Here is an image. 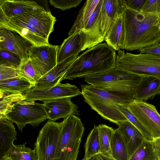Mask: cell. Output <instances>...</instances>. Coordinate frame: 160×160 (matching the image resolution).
I'll use <instances>...</instances> for the list:
<instances>
[{
  "mask_svg": "<svg viewBox=\"0 0 160 160\" xmlns=\"http://www.w3.org/2000/svg\"><path fill=\"white\" fill-rule=\"evenodd\" d=\"M124 39L121 49L139 50L160 42V16L127 6L123 13Z\"/></svg>",
  "mask_w": 160,
  "mask_h": 160,
  "instance_id": "6da1fadb",
  "label": "cell"
},
{
  "mask_svg": "<svg viewBox=\"0 0 160 160\" xmlns=\"http://www.w3.org/2000/svg\"><path fill=\"white\" fill-rule=\"evenodd\" d=\"M116 51L107 43H99L78 55L63 76L72 80L102 73L116 67Z\"/></svg>",
  "mask_w": 160,
  "mask_h": 160,
  "instance_id": "7a4b0ae2",
  "label": "cell"
},
{
  "mask_svg": "<svg viewBox=\"0 0 160 160\" xmlns=\"http://www.w3.org/2000/svg\"><path fill=\"white\" fill-rule=\"evenodd\" d=\"M81 88L84 101L102 118L117 125L128 121L117 105H128L134 100L115 96L89 84L81 85Z\"/></svg>",
  "mask_w": 160,
  "mask_h": 160,
  "instance_id": "3957f363",
  "label": "cell"
},
{
  "mask_svg": "<svg viewBox=\"0 0 160 160\" xmlns=\"http://www.w3.org/2000/svg\"><path fill=\"white\" fill-rule=\"evenodd\" d=\"M141 78L116 67L102 73L86 77L84 81L115 96L134 100V89Z\"/></svg>",
  "mask_w": 160,
  "mask_h": 160,
  "instance_id": "277c9868",
  "label": "cell"
},
{
  "mask_svg": "<svg viewBox=\"0 0 160 160\" xmlns=\"http://www.w3.org/2000/svg\"><path fill=\"white\" fill-rule=\"evenodd\" d=\"M54 160H77L84 127L74 115L64 118Z\"/></svg>",
  "mask_w": 160,
  "mask_h": 160,
  "instance_id": "5b68a950",
  "label": "cell"
},
{
  "mask_svg": "<svg viewBox=\"0 0 160 160\" xmlns=\"http://www.w3.org/2000/svg\"><path fill=\"white\" fill-rule=\"evenodd\" d=\"M116 68L142 77L160 79V56L155 55L135 54L120 49L117 53Z\"/></svg>",
  "mask_w": 160,
  "mask_h": 160,
  "instance_id": "8992f818",
  "label": "cell"
},
{
  "mask_svg": "<svg viewBox=\"0 0 160 160\" xmlns=\"http://www.w3.org/2000/svg\"><path fill=\"white\" fill-rule=\"evenodd\" d=\"M6 118L15 123L21 132L27 124L35 128L48 119L43 103L23 101L16 103Z\"/></svg>",
  "mask_w": 160,
  "mask_h": 160,
  "instance_id": "52a82bcc",
  "label": "cell"
},
{
  "mask_svg": "<svg viewBox=\"0 0 160 160\" xmlns=\"http://www.w3.org/2000/svg\"><path fill=\"white\" fill-rule=\"evenodd\" d=\"M61 126L49 120L40 131L34 148L38 160H54Z\"/></svg>",
  "mask_w": 160,
  "mask_h": 160,
  "instance_id": "ba28073f",
  "label": "cell"
},
{
  "mask_svg": "<svg viewBox=\"0 0 160 160\" xmlns=\"http://www.w3.org/2000/svg\"><path fill=\"white\" fill-rule=\"evenodd\" d=\"M127 107L148 131L154 139L160 137V114L154 106L134 99Z\"/></svg>",
  "mask_w": 160,
  "mask_h": 160,
  "instance_id": "9c48e42d",
  "label": "cell"
},
{
  "mask_svg": "<svg viewBox=\"0 0 160 160\" xmlns=\"http://www.w3.org/2000/svg\"><path fill=\"white\" fill-rule=\"evenodd\" d=\"M58 48L49 44L33 46L30 50L29 59L42 77L57 65Z\"/></svg>",
  "mask_w": 160,
  "mask_h": 160,
  "instance_id": "30bf717a",
  "label": "cell"
},
{
  "mask_svg": "<svg viewBox=\"0 0 160 160\" xmlns=\"http://www.w3.org/2000/svg\"><path fill=\"white\" fill-rule=\"evenodd\" d=\"M0 28L15 31L34 46L49 44L48 40L36 28L18 16L0 19Z\"/></svg>",
  "mask_w": 160,
  "mask_h": 160,
  "instance_id": "8fae6325",
  "label": "cell"
},
{
  "mask_svg": "<svg viewBox=\"0 0 160 160\" xmlns=\"http://www.w3.org/2000/svg\"><path fill=\"white\" fill-rule=\"evenodd\" d=\"M82 94L76 86L68 83H59L50 88L38 89L33 88L23 94V101H45L64 97L72 98Z\"/></svg>",
  "mask_w": 160,
  "mask_h": 160,
  "instance_id": "7c38bea8",
  "label": "cell"
},
{
  "mask_svg": "<svg viewBox=\"0 0 160 160\" xmlns=\"http://www.w3.org/2000/svg\"><path fill=\"white\" fill-rule=\"evenodd\" d=\"M32 43L14 31L0 28V48L19 56L24 60L29 59Z\"/></svg>",
  "mask_w": 160,
  "mask_h": 160,
  "instance_id": "4fadbf2b",
  "label": "cell"
},
{
  "mask_svg": "<svg viewBox=\"0 0 160 160\" xmlns=\"http://www.w3.org/2000/svg\"><path fill=\"white\" fill-rule=\"evenodd\" d=\"M126 6L124 0H117L116 8L110 28L104 40L118 51L121 49L124 39L123 13Z\"/></svg>",
  "mask_w": 160,
  "mask_h": 160,
  "instance_id": "5bb4252c",
  "label": "cell"
},
{
  "mask_svg": "<svg viewBox=\"0 0 160 160\" xmlns=\"http://www.w3.org/2000/svg\"><path fill=\"white\" fill-rule=\"evenodd\" d=\"M102 1L99 0L95 10L80 30L84 39L83 51L101 43L104 40L101 29L100 10Z\"/></svg>",
  "mask_w": 160,
  "mask_h": 160,
  "instance_id": "9a60e30c",
  "label": "cell"
},
{
  "mask_svg": "<svg viewBox=\"0 0 160 160\" xmlns=\"http://www.w3.org/2000/svg\"><path fill=\"white\" fill-rule=\"evenodd\" d=\"M71 98L64 97L45 101L43 104L48 119L55 122L70 115L79 116L77 105L71 101Z\"/></svg>",
  "mask_w": 160,
  "mask_h": 160,
  "instance_id": "2e32d148",
  "label": "cell"
},
{
  "mask_svg": "<svg viewBox=\"0 0 160 160\" xmlns=\"http://www.w3.org/2000/svg\"><path fill=\"white\" fill-rule=\"evenodd\" d=\"M18 16L41 32L48 40L50 33L53 30L56 21L50 11L38 9L24 13Z\"/></svg>",
  "mask_w": 160,
  "mask_h": 160,
  "instance_id": "e0dca14e",
  "label": "cell"
},
{
  "mask_svg": "<svg viewBox=\"0 0 160 160\" xmlns=\"http://www.w3.org/2000/svg\"><path fill=\"white\" fill-rule=\"evenodd\" d=\"M78 56H72L61 62L42 77L37 82L34 87L35 89L50 88L58 84L67 71Z\"/></svg>",
  "mask_w": 160,
  "mask_h": 160,
  "instance_id": "ac0fdd59",
  "label": "cell"
},
{
  "mask_svg": "<svg viewBox=\"0 0 160 160\" xmlns=\"http://www.w3.org/2000/svg\"><path fill=\"white\" fill-rule=\"evenodd\" d=\"M44 9L35 1L0 0V19H9L29 11Z\"/></svg>",
  "mask_w": 160,
  "mask_h": 160,
  "instance_id": "d6986e66",
  "label": "cell"
},
{
  "mask_svg": "<svg viewBox=\"0 0 160 160\" xmlns=\"http://www.w3.org/2000/svg\"><path fill=\"white\" fill-rule=\"evenodd\" d=\"M84 39L82 31H75L64 39L59 46L57 53V64L72 55H78L83 51Z\"/></svg>",
  "mask_w": 160,
  "mask_h": 160,
  "instance_id": "ffe728a7",
  "label": "cell"
},
{
  "mask_svg": "<svg viewBox=\"0 0 160 160\" xmlns=\"http://www.w3.org/2000/svg\"><path fill=\"white\" fill-rule=\"evenodd\" d=\"M117 125L126 144L130 158L145 139L141 132L128 121L120 122Z\"/></svg>",
  "mask_w": 160,
  "mask_h": 160,
  "instance_id": "44dd1931",
  "label": "cell"
},
{
  "mask_svg": "<svg viewBox=\"0 0 160 160\" xmlns=\"http://www.w3.org/2000/svg\"><path fill=\"white\" fill-rule=\"evenodd\" d=\"M160 94V79L152 76H142L135 87L134 99L143 101L153 98Z\"/></svg>",
  "mask_w": 160,
  "mask_h": 160,
  "instance_id": "7402d4cb",
  "label": "cell"
},
{
  "mask_svg": "<svg viewBox=\"0 0 160 160\" xmlns=\"http://www.w3.org/2000/svg\"><path fill=\"white\" fill-rule=\"evenodd\" d=\"M12 122L7 118L0 119V158L14 146L17 132Z\"/></svg>",
  "mask_w": 160,
  "mask_h": 160,
  "instance_id": "603a6c76",
  "label": "cell"
},
{
  "mask_svg": "<svg viewBox=\"0 0 160 160\" xmlns=\"http://www.w3.org/2000/svg\"><path fill=\"white\" fill-rule=\"evenodd\" d=\"M33 88L28 81L18 77L0 81V96L9 94H24Z\"/></svg>",
  "mask_w": 160,
  "mask_h": 160,
  "instance_id": "cb8c5ba5",
  "label": "cell"
},
{
  "mask_svg": "<svg viewBox=\"0 0 160 160\" xmlns=\"http://www.w3.org/2000/svg\"><path fill=\"white\" fill-rule=\"evenodd\" d=\"M117 0H103L100 10L101 29L105 38L111 26L115 15Z\"/></svg>",
  "mask_w": 160,
  "mask_h": 160,
  "instance_id": "d4e9b609",
  "label": "cell"
},
{
  "mask_svg": "<svg viewBox=\"0 0 160 160\" xmlns=\"http://www.w3.org/2000/svg\"><path fill=\"white\" fill-rule=\"evenodd\" d=\"M111 156L116 160H128L127 148L118 128L114 129L111 142Z\"/></svg>",
  "mask_w": 160,
  "mask_h": 160,
  "instance_id": "484cf974",
  "label": "cell"
},
{
  "mask_svg": "<svg viewBox=\"0 0 160 160\" xmlns=\"http://www.w3.org/2000/svg\"><path fill=\"white\" fill-rule=\"evenodd\" d=\"M100 0H87L80 10L68 35H71L75 31L81 30L84 22L95 10Z\"/></svg>",
  "mask_w": 160,
  "mask_h": 160,
  "instance_id": "4316f807",
  "label": "cell"
},
{
  "mask_svg": "<svg viewBox=\"0 0 160 160\" xmlns=\"http://www.w3.org/2000/svg\"><path fill=\"white\" fill-rule=\"evenodd\" d=\"M128 160L159 159L155 150L153 141H149L144 139Z\"/></svg>",
  "mask_w": 160,
  "mask_h": 160,
  "instance_id": "83f0119b",
  "label": "cell"
},
{
  "mask_svg": "<svg viewBox=\"0 0 160 160\" xmlns=\"http://www.w3.org/2000/svg\"><path fill=\"white\" fill-rule=\"evenodd\" d=\"M84 158L88 159L94 156L101 153L100 146L98 126L94 125L84 145Z\"/></svg>",
  "mask_w": 160,
  "mask_h": 160,
  "instance_id": "f1b7e54d",
  "label": "cell"
},
{
  "mask_svg": "<svg viewBox=\"0 0 160 160\" xmlns=\"http://www.w3.org/2000/svg\"><path fill=\"white\" fill-rule=\"evenodd\" d=\"M26 143L14 145L5 155L12 160H38L35 150L26 147Z\"/></svg>",
  "mask_w": 160,
  "mask_h": 160,
  "instance_id": "f546056e",
  "label": "cell"
},
{
  "mask_svg": "<svg viewBox=\"0 0 160 160\" xmlns=\"http://www.w3.org/2000/svg\"><path fill=\"white\" fill-rule=\"evenodd\" d=\"M98 127L101 153L111 156V142L114 129L104 124H100Z\"/></svg>",
  "mask_w": 160,
  "mask_h": 160,
  "instance_id": "4dcf8cb0",
  "label": "cell"
},
{
  "mask_svg": "<svg viewBox=\"0 0 160 160\" xmlns=\"http://www.w3.org/2000/svg\"><path fill=\"white\" fill-rule=\"evenodd\" d=\"M24 99L23 94L20 93L9 94L0 96V119L6 118V114L13 106Z\"/></svg>",
  "mask_w": 160,
  "mask_h": 160,
  "instance_id": "1f68e13d",
  "label": "cell"
},
{
  "mask_svg": "<svg viewBox=\"0 0 160 160\" xmlns=\"http://www.w3.org/2000/svg\"><path fill=\"white\" fill-rule=\"evenodd\" d=\"M18 70L20 76L30 82L33 87L42 77L29 59L24 61Z\"/></svg>",
  "mask_w": 160,
  "mask_h": 160,
  "instance_id": "d6a6232c",
  "label": "cell"
},
{
  "mask_svg": "<svg viewBox=\"0 0 160 160\" xmlns=\"http://www.w3.org/2000/svg\"><path fill=\"white\" fill-rule=\"evenodd\" d=\"M127 106L118 105H117V107L120 111L124 115L128 121L141 132L145 140L153 141L154 139L152 135L137 118L128 109Z\"/></svg>",
  "mask_w": 160,
  "mask_h": 160,
  "instance_id": "836d02e7",
  "label": "cell"
},
{
  "mask_svg": "<svg viewBox=\"0 0 160 160\" xmlns=\"http://www.w3.org/2000/svg\"><path fill=\"white\" fill-rule=\"evenodd\" d=\"M24 61L18 54L7 50L0 48V65L18 69Z\"/></svg>",
  "mask_w": 160,
  "mask_h": 160,
  "instance_id": "e575fe53",
  "label": "cell"
},
{
  "mask_svg": "<svg viewBox=\"0 0 160 160\" xmlns=\"http://www.w3.org/2000/svg\"><path fill=\"white\" fill-rule=\"evenodd\" d=\"M82 1V0H50L48 2L55 8L64 11L76 7Z\"/></svg>",
  "mask_w": 160,
  "mask_h": 160,
  "instance_id": "d590c367",
  "label": "cell"
},
{
  "mask_svg": "<svg viewBox=\"0 0 160 160\" xmlns=\"http://www.w3.org/2000/svg\"><path fill=\"white\" fill-rule=\"evenodd\" d=\"M160 16V0H146L140 11Z\"/></svg>",
  "mask_w": 160,
  "mask_h": 160,
  "instance_id": "8d00e7d4",
  "label": "cell"
},
{
  "mask_svg": "<svg viewBox=\"0 0 160 160\" xmlns=\"http://www.w3.org/2000/svg\"><path fill=\"white\" fill-rule=\"evenodd\" d=\"M0 81L21 77L18 69L8 66L0 65Z\"/></svg>",
  "mask_w": 160,
  "mask_h": 160,
  "instance_id": "74e56055",
  "label": "cell"
},
{
  "mask_svg": "<svg viewBox=\"0 0 160 160\" xmlns=\"http://www.w3.org/2000/svg\"><path fill=\"white\" fill-rule=\"evenodd\" d=\"M140 54H149L160 56V42L139 50Z\"/></svg>",
  "mask_w": 160,
  "mask_h": 160,
  "instance_id": "f35d334b",
  "label": "cell"
},
{
  "mask_svg": "<svg viewBox=\"0 0 160 160\" xmlns=\"http://www.w3.org/2000/svg\"><path fill=\"white\" fill-rule=\"evenodd\" d=\"M128 7L137 11H140L145 0H124Z\"/></svg>",
  "mask_w": 160,
  "mask_h": 160,
  "instance_id": "ab89813d",
  "label": "cell"
},
{
  "mask_svg": "<svg viewBox=\"0 0 160 160\" xmlns=\"http://www.w3.org/2000/svg\"><path fill=\"white\" fill-rule=\"evenodd\" d=\"M153 142L157 155L160 160V137L154 139Z\"/></svg>",
  "mask_w": 160,
  "mask_h": 160,
  "instance_id": "60d3db41",
  "label": "cell"
},
{
  "mask_svg": "<svg viewBox=\"0 0 160 160\" xmlns=\"http://www.w3.org/2000/svg\"><path fill=\"white\" fill-rule=\"evenodd\" d=\"M101 160H116L111 156L103 153L98 154Z\"/></svg>",
  "mask_w": 160,
  "mask_h": 160,
  "instance_id": "b9f144b4",
  "label": "cell"
},
{
  "mask_svg": "<svg viewBox=\"0 0 160 160\" xmlns=\"http://www.w3.org/2000/svg\"><path fill=\"white\" fill-rule=\"evenodd\" d=\"M91 160H101L98 155H96L93 156Z\"/></svg>",
  "mask_w": 160,
  "mask_h": 160,
  "instance_id": "7bdbcfd3",
  "label": "cell"
},
{
  "mask_svg": "<svg viewBox=\"0 0 160 160\" xmlns=\"http://www.w3.org/2000/svg\"><path fill=\"white\" fill-rule=\"evenodd\" d=\"M0 160H12V159L9 157L5 155L1 158H0Z\"/></svg>",
  "mask_w": 160,
  "mask_h": 160,
  "instance_id": "ee69618b",
  "label": "cell"
},
{
  "mask_svg": "<svg viewBox=\"0 0 160 160\" xmlns=\"http://www.w3.org/2000/svg\"><path fill=\"white\" fill-rule=\"evenodd\" d=\"M92 158H90L87 159L85 158L84 157V158L82 159V160H91Z\"/></svg>",
  "mask_w": 160,
  "mask_h": 160,
  "instance_id": "f6af8a7d",
  "label": "cell"
}]
</instances>
